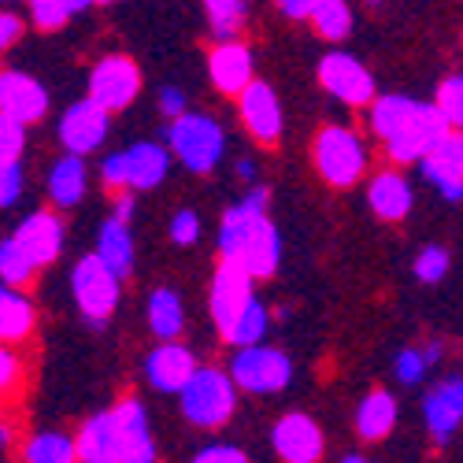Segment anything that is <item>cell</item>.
Here are the masks:
<instances>
[{
	"mask_svg": "<svg viewBox=\"0 0 463 463\" xmlns=\"http://www.w3.org/2000/svg\"><path fill=\"white\" fill-rule=\"evenodd\" d=\"M74 456L86 463H148L156 445L148 434V419L137 401H119L111 411L93 415L74 438Z\"/></svg>",
	"mask_w": 463,
	"mask_h": 463,
	"instance_id": "obj_1",
	"label": "cell"
},
{
	"mask_svg": "<svg viewBox=\"0 0 463 463\" xmlns=\"http://www.w3.org/2000/svg\"><path fill=\"white\" fill-rule=\"evenodd\" d=\"M219 252L222 260L245 267L252 279H271L282 260V241L267 212H249L234 204L219 226Z\"/></svg>",
	"mask_w": 463,
	"mask_h": 463,
	"instance_id": "obj_2",
	"label": "cell"
},
{
	"mask_svg": "<svg viewBox=\"0 0 463 463\" xmlns=\"http://www.w3.org/2000/svg\"><path fill=\"white\" fill-rule=\"evenodd\" d=\"M234 378H226L222 371L215 367H197L185 385L178 390L182 397V415L193 422V427H204V430H215L222 422L234 415Z\"/></svg>",
	"mask_w": 463,
	"mask_h": 463,
	"instance_id": "obj_3",
	"label": "cell"
},
{
	"mask_svg": "<svg viewBox=\"0 0 463 463\" xmlns=\"http://www.w3.org/2000/svg\"><path fill=\"white\" fill-rule=\"evenodd\" d=\"M167 145H171V152L193 175H208L222 160L226 137H222V127L215 119H208V115L182 111V115H175V123L167 127Z\"/></svg>",
	"mask_w": 463,
	"mask_h": 463,
	"instance_id": "obj_4",
	"label": "cell"
},
{
	"mask_svg": "<svg viewBox=\"0 0 463 463\" xmlns=\"http://www.w3.org/2000/svg\"><path fill=\"white\" fill-rule=\"evenodd\" d=\"M119 275L111 271V267L93 252L86 260H79L71 275V286H74V300H79L82 316L100 330L108 323V316L115 312V304H119Z\"/></svg>",
	"mask_w": 463,
	"mask_h": 463,
	"instance_id": "obj_5",
	"label": "cell"
},
{
	"mask_svg": "<svg viewBox=\"0 0 463 463\" xmlns=\"http://www.w3.org/2000/svg\"><path fill=\"white\" fill-rule=\"evenodd\" d=\"M445 130H449V123L441 119V111L434 104L415 100V108L397 123V130H390L382 137V145H385V152H390L393 164H419Z\"/></svg>",
	"mask_w": 463,
	"mask_h": 463,
	"instance_id": "obj_6",
	"label": "cell"
},
{
	"mask_svg": "<svg viewBox=\"0 0 463 463\" xmlns=\"http://www.w3.org/2000/svg\"><path fill=\"white\" fill-rule=\"evenodd\" d=\"M230 378L245 393H282L293 378V364L282 349H267V345L256 341V345H241V353L230 364Z\"/></svg>",
	"mask_w": 463,
	"mask_h": 463,
	"instance_id": "obj_7",
	"label": "cell"
},
{
	"mask_svg": "<svg viewBox=\"0 0 463 463\" xmlns=\"http://www.w3.org/2000/svg\"><path fill=\"white\" fill-rule=\"evenodd\" d=\"M167 167H171L167 148L141 141V145L119 152V156L104 160V182L111 189H156L167 178Z\"/></svg>",
	"mask_w": 463,
	"mask_h": 463,
	"instance_id": "obj_8",
	"label": "cell"
},
{
	"mask_svg": "<svg viewBox=\"0 0 463 463\" xmlns=\"http://www.w3.org/2000/svg\"><path fill=\"white\" fill-rule=\"evenodd\" d=\"M316 167L330 185H353L367 167V148L353 130L326 127L316 137Z\"/></svg>",
	"mask_w": 463,
	"mask_h": 463,
	"instance_id": "obj_9",
	"label": "cell"
},
{
	"mask_svg": "<svg viewBox=\"0 0 463 463\" xmlns=\"http://www.w3.org/2000/svg\"><path fill=\"white\" fill-rule=\"evenodd\" d=\"M137 90H141V71L127 56H108L90 74V100H97L108 115L134 104Z\"/></svg>",
	"mask_w": 463,
	"mask_h": 463,
	"instance_id": "obj_10",
	"label": "cell"
},
{
	"mask_svg": "<svg viewBox=\"0 0 463 463\" xmlns=\"http://www.w3.org/2000/svg\"><path fill=\"white\" fill-rule=\"evenodd\" d=\"M319 82L330 97H337L341 104H349V108H364L374 100V79H371V71L349 56V52H330L323 56L319 63Z\"/></svg>",
	"mask_w": 463,
	"mask_h": 463,
	"instance_id": "obj_11",
	"label": "cell"
},
{
	"mask_svg": "<svg viewBox=\"0 0 463 463\" xmlns=\"http://www.w3.org/2000/svg\"><path fill=\"white\" fill-rule=\"evenodd\" d=\"M419 164L422 178L434 182L445 201H463V130L449 127Z\"/></svg>",
	"mask_w": 463,
	"mask_h": 463,
	"instance_id": "obj_12",
	"label": "cell"
},
{
	"mask_svg": "<svg viewBox=\"0 0 463 463\" xmlns=\"http://www.w3.org/2000/svg\"><path fill=\"white\" fill-rule=\"evenodd\" d=\"M252 275L245 271V267L238 263H230L222 260V267L215 271V282H212V319L215 326L226 334L230 323H234L241 312H245V304L252 300Z\"/></svg>",
	"mask_w": 463,
	"mask_h": 463,
	"instance_id": "obj_13",
	"label": "cell"
},
{
	"mask_svg": "<svg viewBox=\"0 0 463 463\" xmlns=\"http://www.w3.org/2000/svg\"><path fill=\"white\" fill-rule=\"evenodd\" d=\"M238 108H241V123L245 130L260 141V145H275L282 137V104L275 97L271 86L263 82H249L238 93Z\"/></svg>",
	"mask_w": 463,
	"mask_h": 463,
	"instance_id": "obj_14",
	"label": "cell"
},
{
	"mask_svg": "<svg viewBox=\"0 0 463 463\" xmlns=\"http://www.w3.org/2000/svg\"><path fill=\"white\" fill-rule=\"evenodd\" d=\"M271 445L275 452L286 459V463H316L323 456V430L316 427L312 415H300V411H289L275 422V434H271Z\"/></svg>",
	"mask_w": 463,
	"mask_h": 463,
	"instance_id": "obj_15",
	"label": "cell"
},
{
	"mask_svg": "<svg viewBox=\"0 0 463 463\" xmlns=\"http://www.w3.org/2000/svg\"><path fill=\"white\" fill-rule=\"evenodd\" d=\"M108 137V111L97 104V100H79L71 104L63 111L60 119V141L67 152H79V156H86V152L100 148V141Z\"/></svg>",
	"mask_w": 463,
	"mask_h": 463,
	"instance_id": "obj_16",
	"label": "cell"
},
{
	"mask_svg": "<svg viewBox=\"0 0 463 463\" xmlns=\"http://www.w3.org/2000/svg\"><path fill=\"white\" fill-rule=\"evenodd\" d=\"M0 111L12 115V119H19L23 127L37 123L49 111V93L37 79H30V74L5 71L0 74Z\"/></svg>",
	"mask_w": 463,
	"mask_h": 463,
	"instance_id": "obj_17",
	"label": "cell"
},
{
	"mask_svg": "<svg viewBox=\"0 0 463 463\" xmlns=\"http://www.w3.org/2000/svg\"><path fill=\"white\" fill-rule=\"evenodd\" d=\"M208 74H212V82H215L219 93L238 97L252 82V52L241 42L222 37V45H215L212 56H208Z\"/></svg>",
	"mask_w": 463,
	"mask_h": 463,
	"instance_id": "obj_18",
	"label": "cell"
},
{
	"mask_svg": "<svg viewBox=\"0 0 463 463\" xmlns=\"http://www.w3.org/2000/svg\"><path fill=\"white\" fill-rule=\"evenodd\" d=\"M193 371H197V356H193L185 345H175V337H167L145 364L152 390H160V393H178Z\"/></svg>",
	"mask_w": 463,
	"mask_h": 463,
	"instance_id": "obj_19",
	"label": "cell"
},
{
	"mask_svg": "<svg viewBox=\"0 0 463 463\" xmlns=\"http://www.w3.org/2000/svg\"><path fill=\"white\" fill-rule=\"evenodd\" d=\"M422 415H427V427L434 434V441H449L452 430L463 422V378H445L422 401Z\"/></svg>",
	"mask_w": 463,
	"mask_h": 463,
	"instance_id": "obj_20",
	"label": "cell"
},
{
	"mask_svg": "<svg viewBox=\"0 0 463 463\" xmlns=\"http://www.w3.org/2000/svg\"><path fill=\"white\" fill-rule=\"evenodd\" d=\"M15 241L26 249V256L37 263V267H45L60 256L63 249V222L60 215L52 212H37L30 219H23V226L15 230Z\"/></svg>",
	"mask_w": 463,
	"mask_h": 463,
	"instance_id": "obj_21",
	"label": "cell"
},
{
	"mask_svg": "<svg viewBox=\"0 0 463 463\" xmlns=\"http://www.w3.org/2000/svg\"><path fill=\"white\" fill-rule=\"evenodd\" d=\"M367 201H371L378 219L397 222V219H404L411 212V185L397 171H382V175H374V182L367 189Z\"/></svg>",
	"mask_w": 463,
	"mask_h": 463,
	"instance_id": "obj_22",
	"label": "cell"
},
{
	"mask_svg": "<svg viewBox=\"0 0 463 463\" xmlns=\"http://www.w3.org/2000/svg\"><path fill=\"white\" fill-rule=\"evenodd\" d=\"M393 427H397V401L385 390L367 393L356 408V434L364 441H382V438H390Z\"/></svg>",
	"mask_w": 463,
	"mask_h": 463,
	"instance_id": "obj_23",
	"label": "cell"
},
{
	"mask_svg": "<svg viewBox=\"0 0 463 463\" xmlns=\"http://www.w3.org/2000/svg\"><path fill=\"white\" fill-rule=\"evenodd\" d=\"M97 256H100L119 279H127V275L134 271V238H130V226H127L123 219H108V222L100 226Z\"/></svg>",
	"mask_w": 463,
	"mask_h": 463,
	"instance_id": "obj_24",
	"label": "cell"
},
{
	"mask_svg": "<svg viewBox=\"0 0 463 463\" xmlns=\"http://www.w3.org/2000/svg\"><path fill=\"white\" fill-rule=\"evenodd\" d=\"M49 197L60 208H74L86 197V164H82L79 152H67V156L52 167V175H49Z\"/></svg>",
	"mask_w": 463,
	"mask_h": 463,
	"instance_id": "obj_25",
	"label": "cell"
},
{
	"mask_svg": "<svg viewBox=\"0 0 463 463\" xmlns=\"http://www.w3.org/2000/svg\"><path fill=\"white\" fill-rule=\"evenodd\" d=\"M33 330V307L30 300L8 286V282H0V341H23L26 334Z\"/></svg>",
	"mask_w": 463,
	"mask_h": 463,
	"instance_id": "obj_26",
	"label": "cell"
},
{
	"mask_svg": "<svg viewBox=\"0 0 463 463\" xmlns=\"http://www.w3.org/2000/svg\"><path fill=\"white\" fill-rule=\"evenodd\" d=\"M182 323H185V316H182V300L175 289H156L148 297V326L156 337H164V341L178 337Z\"/></svg>",
	"mask_w": 463,
	"mask_h": 463,
	"instance_id": "obj_27",
	"label": "cell"
},
{
	"mask_svg": "<svg viewBox=\"0 0 463 463\" xmlns=\"http://www.w3.org/2000/svg\"><path fill=\"white\" fill-rule=\"evenodd\" d=\"M33 275H37V263L26 256V249H23L15 238L0 241V282L23 289V286L33 282Z\"/></svg>",
	"mask_w": 463,
	"mask_h": 463,
	"instance_id": "obj_28",
	"label": "cell"
},
{
	"mask_svg": "<svg viewBox=\"0 0 463 463\" xmlns=\"http://www.w3.org/2000/svg\"><path fill=\"white\" fill-rule=\"evenodd\" d=\"M267 323H271V316H267V307L252 297V300L245 304V312H241L234 323H230V330H226L222 337H226L230 345H238V349H241V345H256V341H263Z\"/></svg>",
	"mask_w": 463,
	"mask_h": 463,
	"instance_id": "obj_29",
	"label": "cell"
},
{
	"mask_svg": "<svg viewBox=\"0 0 463 463\" xmlns=\"http://www.w3.org/2000/svg\"><path fill=\"white\" fill-rule=\"evenodd\" d=\"M307 19H312L316 30L323 37H330V42H341V37L353 30V12H349L345 0H316V8H312Z\"/></svg>",
	"mask_w": 463,
	"mask_h": 463,
	"instance_id": "obj_30",
	"label": "cell"
},
{
	"mask_svg": "<svg viewBox=\"0 0 463 463\" xmlns=\"http://www.w3.org/2000/svg\"><path fill=\"white\" fill-rule=\"evenodd\" d=\"M26 459H30V463H71V459H79V456H74V438H63V434H37V438L26 445Z\"/></svg>",
	"mask_w": 463,
	"mask_h": 463,
	"instance_id": "obj_31",
	"label": "cell"
},
{
	"mask_svg": "<svg viewBox=\"0 0 463 463\" xmlns=\"http://www.w3.org/2000/svg\"><path fill=\"white\" fill-rule=\"evenodd\" d=\"M415 108V100L411 97H397V93H390V97H378L374 100V108H371V130L378 134V137H385L390 130H397V123L404 119V115Z\"/></svg>",
	"mask_w": 463,
	"mask_h": 463,
	"instance_id": "obj_32",
	"label": "cell"
},
{
	"mask_svg": "<svg viewBox=\"0 0 463 463\" xmlns=\"http://www.w3.org/2000/svg\"><path fill=\"white\" fill-rule=\"evenodd\" d=\"M215 37H234L245 23V0H204Z\"/></svg>",
	"mask_w": 463,
	"mask_h": 463,
	"instance_id": "obj_33",
	"label": "cell"
},
{
	"mask_svg": "<svg viewBox=\"0 0 463 463\" xmlns=\"http://www.w3.org/2000/svg\"><path fill=\"white\" fill-rule=\"evenodd\" d=\"M434 108L441 111V119H445L449 127L463 130V74H452V79L441 82Z\"/></svg>",
	"mask_w": 463,
	"mask_h": 463,
	"instance_id": "obj_34",
	"label": "cell"
},
{
	"mask_svg": "<svg viewBox=\"0 0 463 463\" xmlns=\"http://www.w3.org/2000/svg\"><path fill=\"white\" fill-rule=\"evenodd\" d=\"M23 145H26V127L19 119H12V115L0 111V164L19 160Z\"/></svg>",
	"mask_w": 463,
	"mask_h": 463,
	"instance_id": "obj_35",
	"label": "cell"
},
{
	"mask_svg": "<svg viewBox=\"0 0 463 463\" xmlns=\"http://www.w3.org/2000/svg\"><path fill=\"white\" fill-rule=\"evenodd\" d=\"M445 271H449V252L441 245H427V249L415 256V275L422 282H441Z\"/></svg>",
	"mask_w": 463,
	"mask_h": 463,
	"instance_id": "obj_36",
	"label": "cell"
},
{
	"mask_svg": "<svg viewBox=\"0 0 463 463\" xmlns=\"http://www.w3.org/2000/svg\"><path fill=\"white\" fill-rule=\"evenodd\" d=\"M30 15L42 30H60L71 19L67 0H30Z\"/></svg>",
	"mask_w": 463,
	"mask_h": 463,
	"instance_id": "obj_37",
	"label": "cell"
},
{
	"mask_svg": "<svg viewBox=\"0 0 463 463\" xmlns=\"http://www.w3.org/2000/svg\"><path fill=\"white\" fill-rule=\"evenodd\" d=\"M23 197V167L19 160L0 164V208H12Z\"/></svg>",
	"mask_w": 463,
	"mask_h": 463,
	"instance_id": "obj_38",
	"label": "cell"
},
{
	"mask_svg": "<svg viewBox=\"0 0 463 463\" xmlns=\"http://www.w3.org/2000/svg\"><path fill=\"white\" fill-rule=\"evenodd\" d=\"M23 378V367H19V356L8 349V341H0V397H8Z\"/></svg>",
	"mask_w": 463,
	"mask_h": 463,
	"instance_id": "obj_39",
	"label": "cell"
},
{
	"mask_svg": "<svg viewBox=\"0 0 463 463\" xmlns=\"http://www.w3.org/2000/svg\"><path fill=\"white\" fill-rule=\"evenodd\" d=\"M201 238V219L197 212H178L175 222H171V241L175 245H193Z\"/></svg>",
	"mask_w": 463,
	"mask_h": 463,
	"instance_id": "obj_40",
	"label": "cell"
},
{
	"mask_svg": "<svg viewBox=\"0 0 463 463\" xmlns=\"http://www.w3.org/2000/svg\"><path fill=\"white\" fill-rule=\"evenodd\" d=\"M422 371H427V360H422V353L408 349V353L397 356V378H401V382H419Z\"/></svg>",
	"mask_w": 463,
	"mask_h": 463,
	"instance_id": "obj_41",
	"label": "cell"
},
{
	"mask_svg": "<svg viewBox=\"0 0 463 463\" xmlns=\"http://www.w3.org/2000/svg\"><path fill=\"white\" fill-rule=\"evenodd\" d=\"M197 463H245V452L234 445H208L197 452Z\"/></svg>",
	"mask_w": 463,
	"mask_h": 463,
	"instance_id": "obj_42",
	"label": "cell"
},
{
	"mask_svg": "<svg viewBox=\"0 0 463 463\" xmlns=\"http://www.w3.org/2000/svg\"><path fill=\"white\" fill-rule=\"evenodd\" d=\"M23 37V19L12 12H0V52H8Z\"/></svg>",
	"mask_w": 463,
	"mask_h": 463,
	"instance_id": "obj_43",
	"label": "cell"
},
{
	"mask_svg": "<svg viewBox=\"0 0 463 463\" xmlns=\"http://www.w3.org/2000/svg\"><path fill=\"white\" fill-rule=\"evenodd\" d=\"M160 111L164 115H182L185 111V97H182V90H175V86H167V90H160Z\"/></svg>",
	"mask_w": 463,
	"mask_h": 463,
	"instance_id": "obj_44",
	"label": "cell"
},
{
	"mask_svg": "<svg viewBox=\"0 0 463 463\" xmlns=\"http://www.w3.org/2000/svg\"><path fill=\"white\" fill-rule=\"evenodd\" d=\"M279 8L289 15V19H307L316 8V0H279Z\"/></svg>",
	"mask_w": 463,
	"mask_h": 463,
	"instance_id": "obj_45",
	"label": "cell"
},
{
	"mask_svg": "<svg viewBox=\"0 0 463 463\" xmlns=\"http://www.w3.org/2000/svg\"><path fill=\"white\" fill-rule=\"evenodd\" d=\"M130 215H134V197L130 193H119V197H115V219L130 222Z\"/></svg>",
	"mask_w": 463,
	"mask_h": 463,
	"instance_id": "obj_46",
	"label": "cell"
},
{
	"mask_svg": "<svg viewBox=\"0 0 463 463\" xmlns=\"http://www.w3.org/2000/svg\"><path fill=\"white\" fill-rule=\"evenodd\" d=\"M256 175V164L252 160H238V178H252Z\"/></svg>",
	"mask_w": 463,
	"mask_h": 463,
	"instance_id": "obj_47",
	"label": "cell"
},
{
	"mask_svg": "<svg viewBox=\"0 0 463 463\" xmlns=\"http://www.w3.org/2000/svg\"><path fill=\"white\" fill-rule=\"evenodd\" d=\"M12 445V427H5V422H0V449H8Z\"/></svg>",
	"mask_w": 463,
	"mask_h": 463,
	"instance_id": "obj_48",
	"label": "cell"
},
{
	"mask_svg": "<svg viewBox=\"0 0 463 463\" xmlns=\"http://www.w3.org/2000/svg\"><path fill=\"white\" fill-rule=\"evenodd\" d=\"M93 5H111V0H93Z\"/></svg>",
	"mask_w": 463,
	"mask_h": 463,
	"instance_id": "obj_49",
	"label": "cell"
}]
</instances>
